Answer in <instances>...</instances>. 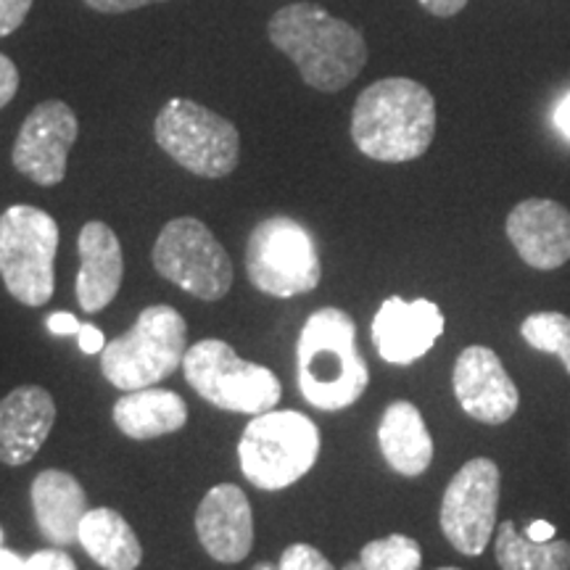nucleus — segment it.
<instances>
[{
    "label": "nucleus",
    "mask_w": 570,
    "mask_h": 570,
    "mask_svg": "<svg viewBox=\"0 0 570 570\" xmlns=\"http://www.w3.org/2000/svg\"><path fill=\"white\" fill-rule=\"evenodd\" d=\"M196 533L212 560L227 566L246 560L254 547V515L246 491L235 483L206 491L196 510Z\"/></svg>",
    "instance_id": "nucleus-15"
},
{
    "label": "nucleus",
    "mask_w": 570,
    "mask_h": 570,
    "mask_svg": "<svg viewBox=\"0 0 570 570\" xmlns=\"http://www.w3.org/2000/svg\"><path fill=\"white\" fill-rule=\"evenodd\" d=\"M114 423L127 439L151 441L177 433L188 423V404L167 389H140L114 404Z\"/></svg>",
    "instance_id": "nucleus-21"
},
{
    "label": "nucleus",
    "mask_w": 570,
    "mask_h": 570,
    "mask_svg": "<svg viewBox=\"0 0 570 570\" xmlns=\"http://www.w3.org/2000/svg\"><path fill=\"white\" fill-rule=\"evenodd\" d=\"M444 315L428 298L404 302L389 296L373 317V344L389 365H412L431 352L444 333Z\"/></svg>",
    "instance_id": "nucleus-14"
},
{
    "label": "nucleus",
    "mask_w": 570,
    "mask_h": 570,
    "mask_svg": "<svg viewBox=\"0 0 570 570\" xmlns=\"http://www.w3.org/2000/svg\"><path fill=\"white\" fill-rule=\"evenodd\" d=\"M377 444L389 468L399 475L417 479L433 462V439L425 420L412 402H391L377 425Z\"/></svg>",
    "instance_id": "nucleus-20"
},
{
    "label": "nucleus",
    "mask_w": 570,
    "mask_h": 570,
    "mask_svg": "<svg viewBox=\"0 0 570 570\" xmlns=\"http://www.w3.org/2000/svg\"><path fill=\"white\" fill-rule=\"evenodd\" d=\"M504 230L533 269H558L570 259V212L558 202L525 198L510 212Z\"/></svg>",
    "instance_id": "nucleus-16"
},
{
    "label": "nucleus",
    "mask_w": 570,
    "mask_h": 570,
    "mask_svg": "<svg viewBox=\"0 0 570 570\" xmlns=\"http://www.w3.org/2000/svg\"><path fill=\"white\" fill-rule=\"evenodd\" d=\"M439 570H460V568H439Z\"/></svg>",
    "instance_id": "nucleus-39"
},
{
    "label": "nucleus",
    "mask_w": 570,
    "mask_h": 570,
    "mask_svg": "<svg viewBox=\"0 0 570 570\" xmlns=\"http://www.w3.org/2000/svg\"><path fill=\"white\" fill-rule=\"evenodd\" d=\"M525 537L533 541H552L554 539V525L547 523V520H533V523L525 529Z\"/></svg>",
    "instance_id": "nucleus-35"
},
{
    "label": "nucleus",
    "mask_w": 570,
    "mask_h": 570,
    "mask_svg": "<svg viewBox=\"0 0 570 570\" xmlns=\"http://www.w3.org/2000/svg\"><path fill=\"white\" fill-rule=\"evenodd\" d=\"M46 325L53 336H77L82 327L80 320H77L75 315H69V312H53V315L46 320Z\"/></svg>",
    "instance_id": "nucleus-31"
},
{
    "label": "nucleus",
    "mask_w": 570,
    "mask_h": 570,
    "mask_svg": "<svg viewBox=\"0 0 570 570\" xmlns=\"http://www.w3.org/2000/svg\"><path fill=\"white\" fill-rule=\"evenodd\" d=\"M252 570H277L275 566H269V562H256Z\"/></svg>",
    "instance_id": "nucleus-38"
},
{
    "label": "nucleus",
    "mask_w": 570,
    "mask_h": 570,
    "mask_svg": "<svg viewBox=\"0 0 570 570\" xmlns=\"http://www.w3.org/2000/svg\"><path fill=\"white\" fill-rule=\"evenodd\" d=\"M296 375L312 407L338 412L360 402L370 386V370L356 346L352 315L336 306L309 315L296 344Z\"/></svg>",
    "instance_id": "nucleus-3"
},
{
    "label": "nucleus",
    "mask_w": 570,
    "mask_h": 570,
    "mask_svg": "<svg viewBox=\"0 0 570 570\" xmlns=\"http://www.w3.org/2000/svg\"><path fill=\"white\" fill-rule=\"evenodd\" d=\"M267 35L296 63L302 80L320 92L344 90L367 63L362 32L315 3L283 6L269 19Z\"/></svg>",
    "instance_id": "nucleus-1"
},
{
    "label": "nucleus",
    "mask_w": 570,
    "mask_h": 570,
    "mask_svg": "<svg viewBox=\"0 0 570 570\" xmlns=\"http://www.w3.org/2000/svg\"><path fill=\"white\" fill-rule=\"evenodd\" d=\"M520 336L539 352L560 356L570 375V317L562 312H533L520 323Z\"/></svg>",
    "instance_id": "nucleus-24"
},
{
    "label": "nucleus",
    "mask_w": 570,
    "mask_h": 570,
    "mask_svg": "<svg viewBox=\"0 0 570 570\" xmlns=\"http://www.w3.org/2000/svg\"><path fill=\"white\" fill-rule=\"evenodd\" d=\"M77 135H80V122L67 104H38L27 114L13 142V167L42 188H53L67 177V159Z\"/></svg>",
    "instance_id": "nucleus-12"
},
{
    "label": "nucleus",
    "mask_w": 570,
    "mask_h": 570,
    "mask_svg": "<svg viewBox=\"0 0 570 570\" xmlns=\"http://www.w3.org/2000/svg\"><path fill=\"white\" fill-rule=\"evenodd\" d=\"M0 570H27V560H21L17 552L0 547Z\"/></svg>",
    "instance_id": "nucleus-36"
},
{
    "label": "nucleus",
    "mask_w": 570,
    "mask_h": 570,
    "mask_svg": "<svg viewBox=\"0 0 570 570\" xmlns=\"http://www.w3.org/2000/svg\"><path fill=\"white\" fill-rule=\"evenodd\" d=\"M35 0H0V38L17 32L24 24Z\"/></svg>",
    "instance_id": "nucleus-27"
},
{
    "label": "nucleus",
    "mask_w": 570,
    "mask_h": 570,
    "mask_svg": "<svg viewBox=\"0 0 570 570\" xmlns=\"http://www.w3.org/2000/svg\"><path fill=\"white\" fill-rule=\"evenodd\" d=\"M185 381L212 407L238 415H262L281 402L283 386L265 365L240 360L230 344L206 338L188 346L183 360Z\"/></svg>",
    "instance_id": "nucleus-6"
},
{
    "label": "nucleus",
    "mask_w": 570,
    "mask_h": 570,
    "mask_svg": "<svg viewBox=\"0 0 570 570\" xmlns=\"http://www.w3.org/2000/svg\"><path fill=\"white\" fill-rule=\"evenodd\" d=\"M497 562L502 570H570V541H533L504 520L497 531Z\"/></svg>",
    "instance_id": "nucleus-23"
},
{
    "label": "nucleus",
    "mask_w": 570,
    "mask_h": 570,
    "mask_svg": "<svg viewBox=\"0 0 570 570\" xmlns=\"http://www.w3.org/2000/svg\"><path fill=\"white\" fill-rule=\"evenodd\" d=\"M436 135V101L425 85L386 77L360 92L352 111V140L367 159L415 161Z\"/></svg>",
    "instance_id": "nucleus-2"
},
{
    "label": "nucleus",
    "mask_w": 570,
    "mask_h": 570,
    "mask_svg": "<svg viewBox=\"0 0 570 570\" xmlns=\"http://www.w3.org/2000/svg\"><path fill=\"white\" fill-rule=\"evenodd\" d=\"M341 570H365V566H362V562L356 560V562H346V566L341 568Z\"/></svg>",
    "instance_id": "nucleus-37"
},
{
    "label": "nucleus",
    "mask_w": 570,
    "mask_h": 570,
    "mask_svg": "<svg viewBox=\"0 0 570 570\" xmlns=\"http://www.w3.org/2000/svg\"><path fill=\"white\" fill-rule=\"evenodd\" d=\"M0 541H3V531H0Z\"/></svg>",
    "instance_id": "nucleus-40"
},
{
    "label": "nucleus",
    "mask_w": 570,
    "mask_h": 570,
    "mask_svg": "<svg viewBox=\"0 0 570 570\" xmlns=\"http://www.w3.org/2000/svg\"><path fill=\"white\" fill-rule=\"evenodd\" d=\"M454 396L465 415L483 425H504L520 407V391L494 348L468 346L454 362Z\"/></svg>",
    "instance_id": "nucleus-13"
},
{
    "label": "nucleus",
    "mask_w": 570,
    "mask_h": 570,
    "mask_svg": "<svg viewBox=\"0 0 570 570\" xmlns=\"http://www.w3.org/2000/svg\"><path fill=\"white\" fill-rule=\"evenodd\" d=\"M420 6H423L428 13H433V17L446 19L465 9L468 0H420Z\"/></svg>",
    "instance_id": "nucleus-33"
},
{
    "label": "nucleus",
    "mask_w": 570,
    "mask_h": 570,
    "mask_svg": "<svg viewBox=\"0 0 570 570\" xmlns=\"http://www.w3.org/2000/svg\"><path fill=\"white\" fill-rule=\"evenodd\" d=\"M77 344L85 354H101L106 348V336L96 325H82L80 333H77Z\"/></svg>",
    "instance_id": "nucleus-32"
},
{
    "label": "nucleus",
    "mask_w": 570,
    "mask_h": 570,
    "mask_svg": "<svg viewBox=\"0 0 570 570\" xmlns=\"http://www.w3.org/2000/svg\"><path fill=\"white\" fill-rule=\"evenodd\" d=\"M85 6L98 13H127L151 3H167V0H82Z\"/></svg>",
    "instance_id": "nucleus-30"
},
{
    "label": "nucleus",
    "mask_w": 570,
    "mask_h": 570,
    "mask_svg": "<svg viewBox=\"0 0 570 570\" xmlns=\"http://www.w3.org/2000/svg\"><path fill=\"white\" fill-rule=\"evenodd\" d=\"M154 138L161 151L190 175L217 180L238 167L240 135L235 125L190 98H173L161 106Z\"/></svg>",
    "instance_id": "nucleus-8"
},
{
    "label": "nucleus",
    "mask_w": 570,
    "mask_h": 570,
    "mask_svg": "<svg viewBox=\"0 0 570 570\" xmlns=\"http://www.w3.org/2000/svg\"><path fill=\"white\" fill-rule=\"evenodd\" d=\"M80 273H77V302L88 315L106 309L119 294L125 275L122 244L106 223H88L77 238Z\"/></svg>",
    "instance_id": "nucleus-18"
},
{
    "label": "nucleus",
    "mask_w": 570,
    "mask_h": 570,
    "mask_svg": "<svg viewBox=\"0 0 570 570\" xmlns=\"http://www.w3.org/2000/svg\"><path fill=\"white\" fill-rule=\"evenodd\" d=\"M77 541L104 570H135L142 560V547L132 525L111 508L88 510Z\"/></svg>",
    "instance_id": "nucleus-22"
},
{
    "label": "nucleus",
    "mask_w": 570,
    "mask_h": 570,
    "mask_svg": "<svg viewBox=\"0 0 570 570\" xmlns=\"http://www.w3.org/2000/svg\"><path fill=\"white\" fill-rule=\"evenodd\" d=\"M19 90V69L9 56L0 53V109L13 101Z\"/></svg>",
    "instance_id": "nucleus-29"
},
{
    "label": "nucleus",
    "mask_w": 570,
    "mask_h": 570,
    "mask_svg": "<svg viewBox=\"0 0 570 570\" xmlns=\"http://www.w3.org/2000/svg\"><path fill=\"white\" fill-rule=\"evenodd\" d=\"M502 473L497 462L475 458L462 465L449 481L441 499V531L449 544L465 558H479L497 529Z\"/></svg>",
    "instance_id": "nucleus-11"
},
{
    "label": "nucleus",
    "mask_w": 570,
    "mask_h": 570,
    "mask_svg": "<svg viewBox=\"0 0 570 570\" xmlns=\"http://www.w3.org/2000/svg\"><path fill=\"white\" fill-rule=\"evenodd\" d=\"M32 510L38 529L51 544H75L82 518L88 515V494L75 475L63 470H42L32 481Z\"/></svg>",
    "instance_id": "nucleus-19"
},
{
    "label": "nucleus",
    "mask_w": 570,
    "mask_h": 570,
    "mask_svg": "<svg viewBox=\"0 0 570 570\" xmlns=\"http://www.w3.org/2000/svg\"><path fill=\"white\" fill-rule=\"evenodd\" d=\"M320 458V431L294 410L254 415L238 444L240 473L262 491H281L302 481Z\"/></svg>",
    "instance_id": "nucleus-5"
},
{
    "label": "nucleus",
    "mask_w": 570,
    "mask_h": 570,
    "mask_svg": "<svg viewBox=\"0 0 570 570\" xmlns=\"http://www.w3.org/2000/svg\"><path fill=\"white\" fill-rule=\"evenodd\" d=\"M360 562L365 570H420L423 552L415 539L404 533H391L386 539H375L362 547Z\"/></svg>",
    "instance_id": "nucleus-25"
},
{
    "label": "nucleus",
    "mask_w": 570,
    "mask_h": 570,
    "mask_svg": "<svg viewBox=\"0 0 570 570\" xmlns=\"http://www.w3.org/2000/svg\"><path fill=\"white\" fill-rule=\"evenodd\" d=\"M554 125L570 140V92L558 104V109H554Z\"/></svg>",
    "instance_id": "nucleus-34"
},
{
    "label": "nucleus",
    "mask_w": 570,
    "mask_h": 570,
    "mask_svg": "<svg viewBox=\"0 0 570 570\" xmlns=\"http://www.w3.org/2000/svg\"><path fill=\"white\" fill-rule=\"evenodd\" d=\"M56 425V402L42 386H19L0 399V462L19 468L40 452Z\"/></svg>",
    "instance_id": "nucleus-17"
},
{
    "label": "nucleus",
    "mask_w": 570,
    "mask_h": 570,
    "mask_svg": "<svg viewBox=\"0 0 570 570\" xmlns=\"http://www.w3.org/2000/svg\"><path fill=\"white\" fill-rule=\"evenodd\" d=\"M59 225L38 206L17 204L0 214V277L24 306L51 302L56 288Z\"/></svg>",
    "instance_id": "nucleus-7"
},
{
    "label": "nucleus",
    "mask_w": 570,
    "mask_h": 570,
    "mask_svg": "<svg viewBox=\"0 0 570 570\" xmlns=\"http://www.w3.org/2000/svg\"><path fill=\"white\" fill-rule=\"evenodd\" d=\"M188 323L175 306L154 304L140 312L125 336L101 352V373L119 391L151 389L183 365Z\"/></svg>",
    "instance_id": "nucleus-4"
},
{
    "label": "nucleus",
    "mask_w": 570,
    "mask_h": 570,
    "mask_svg": "<svg viewBox=\"0 0 570 570\" xmlns=\"http://www.w3.org/2000/svg\"><path fill=\"white\" fill-rule=\"evenodd\" d=\"M27 570H77L75 560L61 550H40L27 560Z\"/></svg>",
    "instance_id": "nucleus-28"
},
{
    "label": "nucleus",
    "mask_w": 570,
    "mask_h": 570,
    "mask_svg": "<svg viewBox=\"0 0 570 570\" xmlns=\"http://www.w3.org/2000/svg\"><path fill=\"white\" fill-rule=\"evenodd\" d=\"M277 570H336L333 562L312 544H291L283 552Z\"/></svg>",
    "instance_id": "nucleus-26"
},
{
    "label": "nucleus",
    "mask_w": 570,
    "mask_h": 570,
    "mask_svg": "<svg viewBox=\"0 0 570 570\" xmlns=\"http://www.w3.org/2000/svg\"><path fill=\"white\" fill-rule=\"evenodd\" d=\"M154 269L164 281L180 285L202 302H219L233 288V262L196 217H177L161 227L151 254Z\"/></svg>",
    "instance_id": "nucleus-10"
},
{
    "label": "nucleus",
    "mask_w": 570,
    "mask_h": 570,
    "mask_svg": "<svg viewBox=\"0 0 570 570\" xmlns=\"http://www.w3.org/2000/svg\"><path fill=\"white\" fill-rule=\"evenodd\" d=\"M248 281L262 294L294 298L320 285L323 265L315 238L291 217H267L246 240Z\"/></svg>",
    "instance_id": "nucleus-9"
}]
</instances>
